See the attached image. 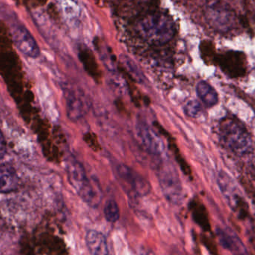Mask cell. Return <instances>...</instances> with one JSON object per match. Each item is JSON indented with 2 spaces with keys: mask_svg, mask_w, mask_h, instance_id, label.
<instances>
[{
  "mask_svg": "<svg viewBox=\"0 0 255 255\" xmlns=\"http://www.w3.org/2000/svg\"><path fill=\"white\" fill-rule=\"evenodd\" d=\"M139 16L141 18L132 22V29L140 40L155 45H162L174 38L175 25L168 14L156 11L153 8L149 12Z\"/></svg>",
  "mask_w": 255,
  "mask_h": 255,
  "instance_id": "obj_1",
  "label": "cell"
},
{
  "mask_svg": "<svg viewBox=\"0 0 255 255\" xmlns=\"http://www.w3.org/2000/svg\"><path fill=\"white\" fill-rule=\"evenodd\" d=\"M219 134L224 145L234 154L244 156L253 150V141L244 125L234 118H224L219 125Z\"/></svg>",
  "mask_w": 255,
  "mask_h": 255,
  "instance_id": "obj_2",
  "label": "cell"
},
{
  "mask_svg": "<svg viewBox=\"0 0 255 255\" xmlns=\"http://www.w3.org/2000/svg\"><path fill=\"white\" fill-rule=\"evenodd\" d=\"M159 184L165 198L173 204H178L182 198V186L178 174L169 162L161 165L158 173Z\"/></svg>",
  "mask_w": 255,
  "mask_h": 255,
  "instance_id": "obj_3",
  "label": "cell"
},
{
  "mask_svg": "<svg viewBox=\"0 0 255 255\" xmlns=\"http://www.w3.org/2000/svg\"><path fill=\"white\" fill-rule=\"evenodd\" d=\"M207 20L219 32L226 33L235 27L237 17L234 11L225 4L219 2L209 4L206 10Z\"/></svg>",
  "mask_w": 255,
  "mask_h": 255,
  "instance_id": "obj_4",
  "label": "cell"
},
{
  "mask_svg": "<svg viewBox=\"0 0 255 255\" xmlns=\"http://www.w3.org/2000/svg\"><path fill=\"white\" fill-rule=\"evenodd\" d=\"M218 183L227 202L240 217L244 218L247 215V204L243 195L236 186L234 180L225 172L219 173Z\"/></svg>",
  "mask_w": 255,
  "mask_h": 255,
  "instance_id": "obj_5",
  "label": "cell"
},
{
  "mask_svg": "<svg viewBox=\"0 0 255 255\" xmlns=\"http://www.w3.org/2000/svg\"><path fill=\"white\" fill-rule=\"evenodd\" d=\"M216 62L224 73L231 78L242 77L246 73V56L241 52H225L216 56Z\"/></svg>",
  "mask_w": 255,
  "mask_h": 255,
  "instance_id": "obj_6",
  "label": "cell"
},
{
  "mask_svg": "<svg viewBox=\"0 0 255 255\" xmlns=\"http://www.w3.org/2000/svg\"><path fill=\"white\" fill-rule=\"evenodd\" d=\"M12 39L17 49L25 56L33 59L39 56L40 49L36 41L23 25L18 24L14 26Z\"/></svg>",
  "mask_w": 255,
  "mask_h": 255,
  "instance_id": "obj_7",
  "label": "cell"
},
{
  "mask_svg": "<svg viewBox=\"0 0 255 255\" xmlns=\"http://www.w3.org/2000/svg\"><path fill=\"white\" fill-rule=\"evenodd\" d=\"M117 173L121 180L136 195L144 196L150 192L149 182L127 165H119Z\"/></svg>",
  "mask_w": 255,
  "mask_h": 255,
  "instance_id": "obj_8",
  "label": "cell"
},
{
  "mask_svg": "<svg viewBox=\"0 0 255 255\" xmlns=\"http://www.w3.org/2000/svg\"><path fill=\"white\" fill-rule=\"evenodd\" d=\"M137 135L143 146L152 154L160 156L165 152V145L160 137L148 125L142 122L137 124Z\"/></svg>",
  "mask_w": 255,
  "mask_h": 255,
  "instance_id": "obj_9",
  "label": "cell"
},
{
  "mask_svg": "<svg viewBox=\"0 0 255 255\" xmlns=\"http://www.w3.org/2000/svg\"><path fill=\"white\" fill-rule=\"evenodd\" d=\"M65 170L70 183L77 192L90 180L86 175L83 165L73 156H68L65 160Z\"/></svg>",
  "mask_w": 255,
  "mask_h": 255,
  "instance_id": "obj_10",
  "label": "cell"
},
{
  "mask_svg": "<svg viewBox=\"0 0 255 255\" xmlns=\"http://www.w3.org/2000/svg\"><path fill=\"white\" fill-rule=\"evenodd\" d=\"M86 243L88 249L92 255H108V243L107 238L102 233L95 230L88 231L86 236Z\"/></svg>",
  "mask_w": 255,
  "mask_h": 255,
  "instance_id": "obj_11",
  "label": "cell"
},
{
  "mask_svg": "<svg viewBox=\"0 0 255 255\" xmlns=\"http://www.w3.org/2000/svg\"><path fill=\"white\" fill-rule=\"evenodd\" d=\"M218 237L220 244L227 250L234 253H246V248L236 234L230 230L217 229Z\"/></svg>",
  "mask_w": 255,
  "mask_h": 255,
  "instance_id": "obj_12",
  "label": "cell"
},
{
  "mask_svg": "<svg viewBox=\"0 0 255 255\" xmlns=\"http://www.w3.org/2000/svg\"><path fill=\"white\" fill-rule=\"evenodd\" d=\"M77 193L88 205L93 208L99 205L102 198V192L99 185L92 180H89V183Z\"/></svg>",
  "mask_w": 255,
  "mask_h": 255,
  "instance_id": "obj_13",
  "label": "cell"
},
{
  "mask_svg": "<svg viewBox=\"0 0 255 255\" xmlns=\"http://www.w3.org/2000/svg\"><path fill=\"white\" fill-rule=\"evenodd\" d=\"M18 186V177L12 167L2 165L0 170V189L2 193H9Z\"/></svg>",
  "mask_w": 255,
  "mask_h": 255,
  "instance_id": "obj_14",
  "label": "cell"
},
{
  "mask_svg": "<svg viewBox=\"0 0 255 255\" xmlns=\"http://www.w3.org/2000/svg\"><path fill=\"white\" fill-rule=\"evenodd\" d=\"M79 59L83 64L84 69L95 79L101 78V71L99 65L95 59V55L86 47H83L79 50Z\"/></svg>",
  "mask_w": 255,
  "mask_h": 255,
  "instance_id": "obj_15",
  "label": "cell"
},
{
  "mask_svg": "<svg viewBox=\"0 0 255 255\" xmlns=\"http://www.w3.org/2000/svg\"><path fill=\"white\" fill-rule=\"evenodd\" d=\"M196 92L198 98L206 107H213L219 101L217 92L207 82H199L196 86Z\"/></svg>",
  "mask_w": 255,
  "mask_h": 255,
  "instance_id": "obj_16",
  "label": "cell"
},
{
  "mask_svg": "<svg viewBox=\"0 0 255 255\" xmlns=\"http://www.w3.org/2000/svg\"><path fill=\"white\" fill-rule=\"evenodd\" d=\"M190 210L195 222L204 231H210V222L205 207L199 201L194 200L191 202Z\"/></svg>",
  "mask_w": 255,
  "mask_h": 255,
  "instance_id": "obj_17",
  "label": "cell"
},
{
  "mask_svg": "<svg viewBox=\"0 0 255 255\" xmlns=\"http://www.w3.org/2000/svg\"><path fill=\"white\" fill-rule=\"evenodd\" d=\"M66 110L68 118L71 121L77 122L84 116V104L74 95H70L67 99Z\"/></svg>",
  "mask_w": 255,
  "mask_h": 255,
  "instance_id": "obj_18",
  "label": "cell"
},
{
  "mask_svg": "<svg viewBox=\"0 0 255 255\" xmlns=\"http://www.w3.org/2000/svg\"><path fill=\"white\" fill-rule=\"evenodd\" d=\"M104 216L107 222L114 223L117 222L120 216L119 205L114 200H109L104 207Z\"/></svg>",
  "mask_w": 255,
  "mask_h": 255,
  "instance_id": "obj_19",
  "label": "cell"
},
{
  "mask_svg": "<svg viewBox=\"0 0 255 255\" xmlns=\"http://www.w3.org/2000/svg\"><path fill=\"white\" fill-rule=\"evenodd\" d=\"M184 112L189 117L196 119L200 117L204 111L201 104L198 101L192 100L185 105Z\"/></svg>",
  "mask_w": 255,
  "mask_h": 255,
  "instance_id": "obj_20",
  "label": "cell"
},
{
  "mask_svg": "<svg viewBox=\"0 0 255 255\" xmlns=\"http://www.w3.org/2000/svg\"><path fill=\"white\" fill-rule=\"evenodd\" d=\"M201 56L204 60L209 62V61H216V56L215 53L214 48H213V44L210 41H204L201 43Z\"/></svg>",
  "mask_w": 255,
  "mask_h": 255,
  "instance_id": "obj_21",
  "label": "cell"
},
{
  "mask_svg": "<svg viewBox=\"0 0 255 255\" xmlns=\"http://www.w3.org/2000/svg\"><path fill=\"white\" fill-rule=\"evenodd\" d=\"M23 1H24L25 3L27 4V5L38 6V5L45 4L47 0H23Z\"/></svg>",
  "mask_w": 255,
  "mask_h": 255,
  "instance_id": "obj_22",
  "label": "cell"
},
{
  "mask_svg": "<svg viewBox=\"0 0 255 255\" xmlns=\"http://www.w3.org/2000/svg\"><path fill=\"white\" fill-rule=\"evenodd\" d=\"M3 135H1V157L3 158L5 154V147H4Z\"/></svg>",
  "mask_w": 255,
  "mask_h": 255,
  "instance_id": "obj_23",
  "label": "cell"
}]
</instances>
